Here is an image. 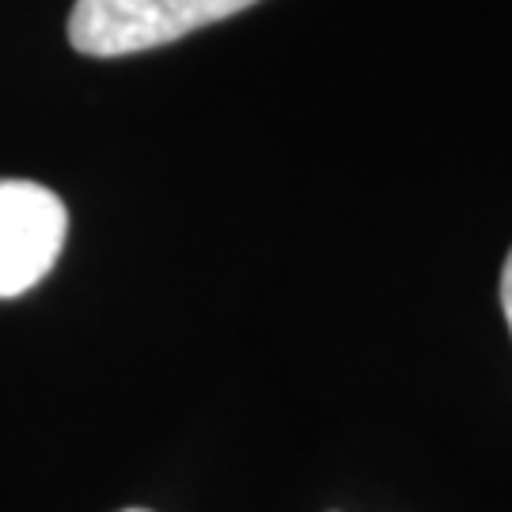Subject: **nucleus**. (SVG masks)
Wrapping results in <instances>:
<instances>
[{"label": "nucleus", "mask_w": 512, "mask_h": 512, "mask_svg": "<svg viewBox=\"0 0 512 512\" xmlns=\"http://www.w3.org/2000/svg\"><path fill=\"white\" fill-rule=\"evenodd\" d=\"M251 4L258 0H76L69 42L88 57L141 54L239 16Z\"/></svg>", "instance_id": "obj_1"}, {"label": "nucleus", "mask_w": 512, "mask_h": 512, "mask_svg": "<svg viewBox=\"0 0 512 512\" xmlns=\"http://www.w3.org/2000/svg\"><path fill=\"white\" fill-rule=\"evenodd\" d=\"M69 209L50 186L0 179V300L31 293L61 258Z\"/></svg>", "instance_id": "obj_2"}, {"label": "nucleus", "mask_w": 512, "mask_h": 512, "mask_svg": "<svg viewBox=\"0 0 512 512\" xmlns=\"http://www.w3.org/2000/svg\"><path fill=\"white\" fill-rule=\"evenodd\" d=\"M501 311H505V323L512 330V251L501 266Z\"/></svg>", "instance_id": "obj_3"}, {"label": "nucleus", "mask_w": 512, "mask_h": 512, "mask_svg": "<svg viewBox=\"0 0 512 512\" xmlns=\"http://www.w3.org/2000/svg\"><path fill=\"white\" fill-rule=\"evenodd\" d=\"M122 512H148V509H122Z\"/></svg>", "instance_id": "obj_4"}]
</instances>
